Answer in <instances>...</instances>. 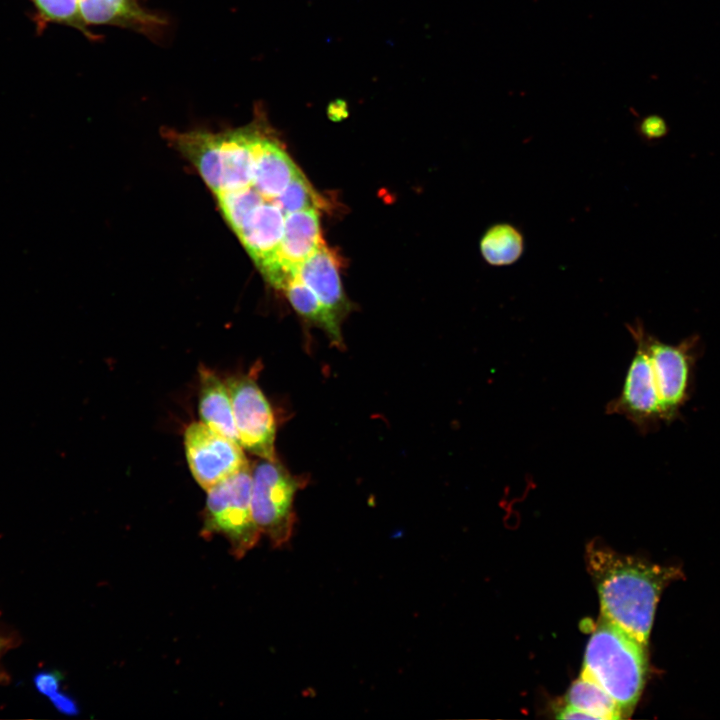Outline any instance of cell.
I'll return each instance as SVG.
<instances>
[{
    "label": "cell",
    "mask_w": 720,
    "mask_h": 720,
    "mask_svg": "<svg viewBox=\"0 0 720 720\" xmlns=\"http://www.w3.org/2000/svg\"><path fill=\"white\" fill-rule=\"evenodd\" d=\"M565 705L578 709L591 719L619 720L624 718L615 700L597 683L580 674L565 696Z\"/></svg>",
    "instance_id": "cell-16"
},
{
    "label": "cell",
    "mask_w": 720,
    "mask_h": 720,
    "mask_svg": "<svg viewBox=\"0 0 720 720\" xmlns=\"http://www.w3.org/2000/svg\"><path fill=\"white\" fill-rule=\"evenodd\" d=\"M86 25H116L136 30H151L162 24L161 18L143 9L137 0H79Z\"/></svg>",
    "instance_id": "cell-12"
},
{
    "label": "cell",
    "mask_w": 720,
    "mask_h": 720,
    "mask_svg": "<svg viewBox=\"0 0 720 720\" xmlns=\"http://www.w3.org/2000/svg\"><path fill=\"white\" fill-rule=\"evenodd\" d=\"M16 644V638L0 633V683L7 682L8 676L1 667L2 656Z\"/></svg>",
    "instance_id": "cell-22"
},
{
    "label": "cell",
    "mask_w": 720,
    "mask_h": 720,
    "mask_svg": "<svg viewBox=\"0 0 720 720\" xmlns=\"http://www.w3.org/2000/svg\"><path fill=\"white\" fill-rule=\"evenodd\" d=\"M348 114L347 104L343 100H335L328 106V116L332 120H341Z\"/></svg>",
    "instance_id": "cell-23"
},
{
    "label": "cell",
    "mask_w": 720,
    "mask_h": 720,
    "mask_svg": "<svg viewBox=\"0 0 720 720\" xmlns=\"http://www.w3.org/2000/svg\"><path fill=\"white\" fill-rule=\"evenodd\" d=\"M646 649L602 616L587 643L581 674L597 683L629 717L644 687Z\"/></svg>",
    "instance_id": "cell-2"
},
{
    "label": "cell",
    "mask_w": 720,
    "mask_h": 720,
    "mask_svg": "<svg viewBox=\"0 0 720 720\" xmlns=\"http://www.w3.org/2000/svg\"><path fill=\"white\" fill-rule=\"evenodd\" d=\"M49 699L54 707L61 713L75 715L79 711L76 702L65 693L58 691L49 697Z\"/></svg>",
    "instance_id": "cell-21"
},
{
    "label": "cell",
    "mask_w": 720,
    "mask_h": 720,
    "mask_svg": "<svg viewBox=\"0 0 720 720\" xmlns=\"http://www.w3.org/2000/svg\"><path fill=\"white\" fill-rule=\"evenodd\" d=\"M525 248L522 232L513 224L496 223L480 239V252L491 266H509L517 262Z\"/></svg>",
    "instance_id": "cell-15"
},
{
    "label": "cell",
    "mask_w": 720,
    "mask_h": 720,
    "mask_svg": "<svg viewBox=\"0 0 720 720\" xmlns=\"http://www.w3.org/2000/svg\"><path fill=\"white\" fill-rule=\"evenodd\" d=\"M39 15L47 21L68 24L90 36L79 7V0H32Z\"/></svg>",
    "instance_id": "cell-18"
},
{
    "label": "cell",
    "mask_w": 720,
    "mask_h": 720,
    "mask_svg": "<svg viewBox=\"0 0 720 720\" xmlns=\"http://www.w3.org/2000/svg\"><path fill=\"white\" fill-rule=\"evenodd\" d=\"M300 172L291 158L260 127L254 151L252 179L253 186L265 200L273 201Z\"/></svg>",
    "instance_id": "cell-10"
},
{
    "label": "cell",
    "mask_w": 720,
    "mask_h": 720,
    "mask_svg": "<svg viewBox=\"0 0 720 720\" xmlns=\"http://www.w3.org/2000/svg\"><path fill=\"white\" fill-rule=\"evenodd\" d=\"M297 275L341 321L351 306L343 292L338 265L332 253L321 246L299 267Z\"/></svg>",
    "instance_id": "cell-11"
},
{
    "label": "cell",
    "mask_w": 720,
    "mask_h": 720,
    "mask_svg": "<svg viewBox=\"0 0 720 720\" xmlns=\"http://www.w3.org/2000/svg\"><path fill=\"white\" fill-rule=\"evenodd\" d=\"M250 465L208 490L202 536L226 538L232 554L242 558L259 541L261 532L251 511Z\"/></svg>",
    "instance_id": "cell-4"
},
{
    "label": "cell",
    "mask_w": 720,
    "mask_h": 720,
    "mask_svg": "<svg viewBox=\"0 0 720 720\" xmlns=\"http://www.w3.org/2000/svg\"><path fill=\"white\" fill-rule=\"evenodd\" d=\"M62 679L63 675L59 671H40L35 674L33 683L40 694L49 698L59 691Z\"/></svg>",
    "instance_id": "cell-20"
},
{
    "label": "cell",
    "mask_w": 720,
    "mask_h": 720,
    "mask_svg": "<svg viewBox=\"0 0 720 720\" xmlns=\"http://www.w3.org/2000/svg\"><path fill=\"white\" fill-rule=\"evenodd\" d=\"M627 328L632 337L642 341L648 352L663 420L677 419L692 393L694 370L702 352L700 337L694 334L677 344H669L647 332L640 320L627 324Z\"/></svg>",
    "instance_id": "cell-3"
},
{
    "label": "cell",
    "mask_w": 720,
    "mask_h": 720,
    "mask_svg": "<svg viewBox=\"0 0 720 720\" xmlns=\"http://www.w3.org/2000/svg\"><path fill=\"white\" fill-rule=\"evenodd\" d=\"M293 308L305 320L322 328L336 346H342L340 320L328 310L315 293L296 275L283 289Z\"/></svg>",
    "instance_id": "cell-14"
},
{
    "label": "cell",
    "mask_w": 720,
    "mask_h": 720,
    "mask_svg": "<svg viewBox=\"0 0 720 720\" xmlns=\"http://www.w3.org/2000/svg\"><path fill=\"white\" fill-rule=\"evenodd\" d=\"M284 215L314 209L321 203L320 197L313 191L305 176L298 172L287 187L274 200Z\"/></svg>",
    "instance_id": "cell-17"
},
{
    "label": "cell",
    "mask_w": 720,
    "mask_h": 720,
    "mask_svg": "<svg viewBox=\"0 0 720 720\" xmlns=\"http://www.w3.org/2000/svg\"><path fill=\"white\" fill-rule=\"evenodd\" d=\"M636 130L646 142H655L663 139L668 134L669 126L663 117L651 114L638 121Z\"/></svg>",
    "instance_id": "cell-19"
},
{
    "label": "cell",
    "mask_w": 720,
    "mask_h": 720,
    "mask_svg": "<svg viewBox=\"0 0 720 720\" xmlns=\"http://www.w3.org/2000/svg\"><path fill=\"white\" fill-rule=\"evenodd\" d=\"M632 338L636 343L635 354L621 392L607 404L606 413L622 415L641 433H648L664 420L648 352L640 339Z\"/></svg>",
    "instance_id": "cell-8"
},
{
    "label": "cell",
    "mask_w": 720,
    "mask_h": 720,
    "mask_svg": "<svg viewBox=\"0 0 720 720\" xmlns=\"http://www.w3.org/2000/svg\"><path fill=\"white\" fill-rule=\"evenodd\" d=\"M199 413L204 424L239 443L227 386L205 367L200 368Z\"/></svg>",
    "instance_id": "cell-13"
},
{
    "label": "cell",
    "mask_w": 720,
    "mask_h": 720,
    "mask_svg": "<svg viewBox=\"0 0 720 720\" xmlns=\"http://www.w3.org/2000/svg\"><path fill=\"white\" fill-rule=\"evenodd\" d=\"M585 562L601 616L647 648L656 604L664 586L677 576L675 569L620 554L596 541L586 546Z\"/></svg>",
    "instance_id": "cell-1"
},
{
    "label": "cell",
    "mask_w": 720,
    "mask_h": 720,
    "mask_svg": "<svg viewBox=\"0 0 720 720\" xmlns=\"http://www.w3.org/2000/svg\"><path fill=\"white\" fill-rule=\"evenodd\" d=\"M323 245L315 209L286 214L277 264L265 278L283 289L297 275L299 267Z\"/></svg>",
    "instance_id": "cell-9"
},
{
    "label": "cell",
    "mask_w": 720,
    "mask_h": 720,
    "mask_svg": "<svg viewBox=\"0 0 720 720\" xmlns=\"http://www.w3.org/2000/svg\"><path fill=\"white\" fill-rule=\"evenodd\" d=\"M250 467L254 522L274 547H282L293 535L296 522L293 503L303 487V479L292 475L277 458H261Z\"/></svg>",
    "instance_id": "cell-5"
},
{
    "label": "cell",
    "mask_w": 720,
    "mask_h": 720,
    "mask_svg": "<svg viewBox=\"0 0 720 720\" xmlns=\"http://www.w3.org/2000/svg\"><path fill=\"white\" fill-rule=\"evenodd\" d=\"M225 384L232 403L239 444L260 458L276 459L274 414L255 376H232Z\"/></svg>",
    "instance_id": "cell-6"
},
{
    "label": "cell",
    "mask_w": 720,
    "mask_h": 720,
    "mask_svg": "<svg viewBox=\"0 0 720 720\" xmlns=\"http://www.w3.org/2000/svg\"><path fill=\"white\" fill-rule=\"evenodd\" d=\"M184 445L191 473L207 491L249 466L239 443L202 421L193 422L186 428Z\"/></svg>",
    "instance_id": "cell-7"
}]
</instances>
